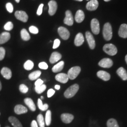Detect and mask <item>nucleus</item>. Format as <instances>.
<instances>
[{
	"label": "nucleus",
	"mask_w": 127,
	"mask_h": 127,
	"mask_svg": "<svg viewBox=\"0 0 127 127\" xmlns=\"http://www.w3.org/2000/svg\"><path fill=\"white\" fill-rule=\"evenodd\" d=\"M43 83V81L42 80H41V79H38L37 80L34 84L35 87L39 86L42 85Z\"/></svg>",
	"instance_id": "c03bdc74"
},
{
	"label": "nucleus",
	"mask_w": 127,
	"mask_h": 127,
	"mask_svg": "<svg viewBox=\"0 0 127 127\" xmlns=\"http://www.w3.org/2000/svg\"><path fill=\"white\" fill-rule=\"evenodd\" d=\"M19 91L22 93H27L28 91V88L25 84H21L19 86Z\"/></svg>",
	"instance_id": "c9c22d12"
},
{
	"label": "nucleus",
	"mask_w": 127,
	"mask_h": 127,
	"mask_svg": "<svg viewBox=\"0 0 127 127\" xmlns=\"http://www.w3.org/2000/svg\"><path fill=\"white\" fill-rule=\"evenodd\" d=\"M64 62L62 61L59 62V63L56 64L52 69V71L53 73H58L61 71L64 68Z\"/></svg>",
	"instance_id": "a878e982"
},
{
	"label": "nucleus",
	"mask_w": 127,
	"mask_h": 127,
	"mask_svg": "<svg viewBox=\"0 0 127 127\" xmlns=\"http://www.w3.org/2000/svg\"><path fill=\"white\" fill-rule=\"evenodd\" d=\"M37 123L40 127H45V122L44 120V118L43 115L41 114H40L38 115L37 118Z\"/></svg>",
	"instance_id": "473e14b6"
},
{
	"label": "nucleus",
	"mask_w": 127,
	"mask_h": 127,
	"mask_svg": "<svg viewBox=\"0 0 127 127\" xmlns=\"http://www.w3.org/2000/svg\"><path fill=\"white\" fill-rule=\"evenodd\" d=\"M56 80L62 83H66L69 80V78L67 74L64 73H60L55 76Z\"/></svg>",
	"instance_id": "ddd939ff"
},
{
	"label": "nucleus",
	"mask_w": 127,
	"mask_h": 127,
	"mask_svg": "<svg viewBox=\"0 0 127 127\" xmlns=\"http://www.w3.org/2000/svg\"><path fill=\"white\" fill-rule=\"evenodd\" d=\"M79 89L78 84H74L69 87L64 93V96L67 98H70L73 97L76 94Z\"/></svg>",
	"instance_id": "f03ea898"
},
{
	"label": "nucleus",
	"mask_w": 127,
	"mask_h": 127,
	"mask_svg": "<svg viewBox=\"0 0 127 127\" xmlns=\"http://www.w3.org/2000/svg\"><path fill=\"white\" fill-rule=\"evenodd\" d=\"M9 123L14 127H23L21 123L18 119L13 116H10L9 118Z\"/></svg>",
	"instance_id": "393cba45"
},
{
	"label": "nucleus",
	"mask_w": 127,
	"mask_h": 127,
	"mask_svg": "<svg viewBox=\"0 0 127 127\" xmlns=\"http://www.w3.org/2000/svg\"><path fill=\"white\" fill-rule=\"evenodd\" d=\"M31 127H38V123L35 120L32 121L31 123Z\"/></svg>",
	"instance_id": "a18cd8bd"
},
{
	"label": "nucleus",
	"mask_w": 127,
	"mask_h": 127,
	"mask_svg": "<svg viewBox=\"0 0 127 127\" xmlns=\"http://www.w3.org/2000/svg\"><path fill=\"white\" fill-rule=\"evenodd\" d=\"M125 61H126V63L127 64V55L126 56V57H125Z\"/></svg>",
	"instance_id": "09e8293b"
},
{
	"label": "nucleus",
	"mask_w": 127,
	"mask_h": 127,
	"mask_svg": "<svg viewBox=\"0 0 127 127\" xmlns=\"http://www.w3.org/2000/svg\"><path fill=\"white\" fill-rule=\"evenodd\" d=\"M98 7V2L97 0H91L87 3V9L90 11L95 10Z\"/></svg>",
	"instance_id": "f8f14e48"
},
{
	"label": "nucleus",
	"mask_w": 127,
	"mask_h": 127,
	"mask_svg": "<svg viewBox=\"0 0 127 127\" xmlns=\"http://www.w3.org/2000/svg\"><path fill=\"white\" fill-rule=\"evenodd\" d=\"M119 35L123 38H127V25L125 24H122L120 27L119 30Z\"/></svg>",
	"instance_id": "4468645a"
},
{
	"label": "nucleus",
	"mask_w": 127,
	"mask_h": 127,
	"mask_svg": "<svg viewBox=\"0 0 127 127\" xmlns=\"http://www.w3.org/2000/svg\"><path fill=\"white\" fill-rule=\"evenodd\" d=\"M55 93V91L54 90H53L52 89L49 90L48 91V92H47L48 97H49V98L51 97L52 96H53V95Z\"/></svg>",
	"instance_id": "37998d69"
},
{
	"label": "nucleus",
	"mask_w": 127,
	"mask_h": 127,
	"mask_svg": "<svg viewBox=\"0 0 127 127\" xmlns=\"http://www.w3.org/2000/svg\"></svg>",
	"instance_id": "6e6d98bb"
},
{
	"label": "nucleus",
	"mask_w": 127,
	"mask_h": 127,
	"mask_svg": "<svg viewBox=\"0 0 127 127\" xmlns=\"http://www.w3.org/2000/svg\"><path fill=\"white\" fill-rule=\"evenodd\" d=\"M107 127H119L117 122L114 119H110L107 122Z\"/></svg>",
	"instance_id": "7c9ffc66"
},
{
	"label": "nucleus",
	"mask_w": 127,
	"mask_h": 127,
	"mask_svg": "<svg viewBox=\"0 0 127 127\" xmlns=\"http://www.w3.org/2000/svg\"><path fill=\"white\" fill-rule=\"evenodd\" d=\"M81 68L79 66H74L69 69L67 73L69 79L74 80L78 76L81 72Z\"/></svg>",
	"instance_id": "20e7f679"
},
{
	"label": "nucleus",
	"mask_w": 127,
	"mask_h": 127,
	"mask_svg": "<svg viewBox=\"0 0 127 127\" xmlns=\"http://www.w3.org/2000/svg\"><path fill=\"white\" fill-rule=\"evenodd\" d=\"M27 108L21 104L17 105L14 108V112L17 114H26L27 113Z\"/></svg>",
	"instance_id": "dca6fc26"
},
{
	"label": "nucleus",
	"mask_w": 127,
	"mask_h": 127,
	"mask_svg": "<svg viewBox=\"0 0 127 127\" xmlns=\"http://www.w3.org/2000/svg\"><path fill=\"white\" fill-rule=\"evenodd\" d=\"M55 88L56 89V90H59V89H60V86L59 85H55Z\"/></svg>",
	"instance_id": "49530a36"
},
{
	"label": "nucleus",
	"mask_w": 127,
	"mask_h": 127,
	"mask_svg": "<svg viewBox=\"0 0 127 127\" xmlns=\"http://www.w3.org/2000/svg\"><path fill=\"white\" fill-rule=\"evenodd\" d=\"M86 38L90 48L91 50L94 49L95 46V41L92 34L88 31L86 32Z\"/></svg>",
	"instance_id": "1a4fd4ad"
},
{
	"label": "nucleus",
	"mask_w": 127,
	"mask_h": 127,
	"mask_svg": "<svg viewBox=\"0 0 127 127\" xmlns=\"http://www.w3.org/2000/svg\"><path fill=\"white\" fill-rule=\"evenodd\" d=\"M41 72L40 71H36L31 73L29 76V79L31 81H34L37 79L39 77L41 76Z\"/></svg>",
	"instance_id": "bb28decb"
},
{
	"label": "nucleus",
	"mask_w": 127,
	"mask_h": 127,
	"mask_svg": "<svg viewBox=\"0 0 127 127\" xmlns=\"http://www.w3.org/2000/svg\"><path fill=\"white\" fill-rule=\"evenodd\" d=\"M103 34L104 39L106 41H110L113 37L112 28L111 24L109 23H105L104 24Z\"/></svg>",
	"instance_id": "f257e3e1"
},
{
	"label": "nucleus",
	"mask_w": 127,
	"mask_h": 127,
	"mask_svg": "<svg viewBox=\"0 0 127 127\" xmlns=\"http://www.w3.org/2000/svg\"><path fill=\"white\" fill-rule=\"evenodd\" d=\"M6 8L8 11L9 12V13H12L13 12L14 9L13 6L11 3H7L6 5Z\"/></svg>",
	"instance_id": "4c0bfd02"
},
{
	"label": "nucleus",
	"mask_w": 127,
	"mask_h": 127,
	"mask_svg": "<svg viewBox=\"0 0 127 127\" xmlns=\"http://www.w3.org/2000/svg\"><path fill=\"white\" fill-rule=\"evenodd\" d=\"M37 104H38V106L39 108L41 111H45L48 109V107H49L48 104H42L41 100L40 98H39L38 99Z\"/></svg>",
	"instance_id": "c756f323"
},
{
	"label": "nucleus",
	"mask_w": 127,
	"mask_h": 127,
	"mask_svg": "<svg viewBox=\"0 0 127 127\" xmlns=\"http://www.w3.org/2000/svg\"><path fill=\"white\" fill-rule=\"evenodd\" d=\"M58 32L61 38L64 40L68 39L70 35V32L68 30L63 27H60L58 28Z\"/></svg>",
	"instance_id": "6e6552de"
},
{
	"label": "nucleus",
	"mask_w": 127,
	"mask_h": 127,
	"mask_svg": "<svg viewBox=\"0 0 127 127\" xmlns=\"http://www.w3.org/2000/svg\"><path fill=\"white\" fill-rule=\"evenodd\" d=\"M21 37L24 41H27L30 39V36L26 29H23L21 31Z\"/></svg>",
	"instance_id": "cd10ccee"
},
{
	"label": "nucleus",
	"mask_w": 127,
	"mask_h": 127,
	"mask_svg": "<svg viewBox=\"0 0 127 127\" xmlns=\"http://www.w3.org/2000/svg\"><path fill=\"white\" fill-rule=\"evenodd\" d=\"M60 41L59 39H56V40H55L54 41V44L53 46V49H55L58 48L60 45Z\"/></svg>",
	"instance_id": "a19ab883"
},
{
	"label": "nucleus",
	"mask_w": 127,
	"mask_h": 127,
	"mask_svg": "<svg viewBox=\"0 0 127 127\" xmlns=\"http://www.w3.org/2000/svg\"><path fill=\"white\" fill-rule=\"evenodd\" d=\"M117 73L123 81L127 80V72L124 68L123 67L118 68L117 70Z\"/></svg>",
	"instance_id": "b1692460"
},
{
	"label": "nucleus",
	"mask_w": 127,
	"mask_h": 127,
	"mask_svg": "<svg viewBox=\"0 0 127 127\" xmlns=\"http://www.w3.org/2000/svg\"><path fill=\"white\" fill-rule=\"evenodd\" d=\"M84 38L82 33H78L74 39V44L76 46H80L83 43Z\"/></svg>",
	"instance_id": "aec40b11"
},
{
	"label": "nucleus",
	"mask_w": 127,
	"mask_h": 127,
	"mask_svg": "<svg viewBox=\"0 0 127 127\" xmlns=\"http://www.w3.org/2000/svg\"><path fill=\"white\" fill-rule=\"evenodd\" d=\"M43 6H44L43 4H41L39 6V8H38V9H37V14L38 16H40L42 13V9H43Z\"/></svg>",
	"instance_id": "79ce46f5"
},
{
	"label": "nucleus",
	"mask_w": 127,
	"mask_h": 127,
	"mask_svg": "<svg viewBox=\"0 0 127 127\" xmlns=\"http://www.w3.org/2000/svg\"><path fill=\"white\" fill-rule=\"evenodd\" d=\"M4 28L7 31H11L13 28V24L11 22H8L5 25Z\"/></svg>",
	"instance_id": "f704fd0d"
},
{
	"label": "nucleus",
	"mask_w": 127,
	"mask_h": 127,
	"mask_svg": "<svg viewBox=\"0 0 127 127\" xmlns=\"http://www.w3.org/2000/svg\"><path fill=\"white\" fill-rule=\"evenodd\" d=\"M49 7V13L50 16H53L56 13L58 9V5L56 1L54 0H51L48 3Z\"/></svg>",
	"instance_id": "9b49d317"
},
{
	"label": "nucleus",
	"mask_w": 127,
	"mask_h": 127,
	"mask_svg": "<svg viewBox=\"0 0 127 127\" xmlns=\"http://www.w3.org/2000/svg\"><path fill=\"white\" fill-rule=\"evenodd\" d=\"M41 99H43V96H41Z\"/></svg>",
	"instance_id": "3c124183"
},
{
	"label": "nucleus",
	"mask_w": 127,
	"mask_h": 127,
	"mask_svg": "<svg viewBox=\"0 0 127 127\" xmlns=\"http://www.w3.org/2000/svg\"><path fill=\"white\" fill-rule=\"evenodd\" d=\"M33 66H34L33 63L31 60H27L24 64V68L28 71L32 70L33 67Z\"/></svg>",
	"instance_id": "c85d7f7f"
},
{
	"label": "nucleus",
	"mask_w": 127,
	"mask_h": 127,
	"mask_svg": "<svg viewBox=\"0 0 127 127\" xmlns=\"http://www.w3.org/2000/svg\"><path fill=\"white\" fill-rule=\"evenodd\" d=\"M24 102L26 104L32 111L34 112L36 110V106L31 98H26L24 99Z\"/></svg>",
	"instance_id": "5701e85b"
},
{
	"label": "nucleus",
	"mask_w": 127,
	"mask_h": 127,
	"mask_svg": "<svg viewBox=\"0 0 127 127\" xmlns=\"http://www.w3.org/2000/svg\"><path fill=\"white\" fill-rule=\"evenodd\" d=\"M46 89V86L45 84H43L41 86H37L35 87V91L38 94H41L45 91Z\"/></svg>",
	"instance_id": "72a5a7b5"
},
{
	"label": "nucleus",
	"mask_w": 127,
	"mask_h": 127,
	"mask_svg": "<svg viewBox=\"0 0 127 127\" xmlns=\"http://www.w3.org/2000/svg\"><path fill=\"white\" fill-rule=\"evenodd\" d=\"M61 118L63 123H70L73 120L74 116L71 114H63L61 115Z\"/></svg>",
	"instance_id": "a211bd4d"
},
{
	"label": "nucleus",
	"mask_w": 127,
	"mask_h": 127,
	"mask_svg": "<svg viewBox=\"0 0 127 127\" xmlns=\"http://www.w3.org/2000/svg\"><path fill=\"white\" fill-rule=\"evenodd\" d=\"M29 31L33 34H37L39 32V30L36 27L34 26H31L29 28Z\"/></svg>",
	"instance_id": "e433bc0d"
},
{
	"label": "nucleus",
	"mask_w": 127,
	"mask_h": 127,
	"mask_svg": "<svg viewBox=\"0 0 127 127\" xmlns=\"http://www.w3.org/2000/svg\"><path fill=\"white\" fill-rule=\"evenodd\" d=\"M16 18L23 22H27L28 19V16L26 12L24 11L18 10L15 13Z\"/></svg>",
	"instance_id": "423d86ee"
},
{
	"label": "nucleus",
	"mask_w": 127,
	"mask_h": 127,
	"mask_svg": "<svg viewBox=\"0 0 127 127\" xmlns=\"http://www.w3.org/2000/svg\"><path fill=\"white\" fill-rule=\"evenodd\" d=\"M9 127V126H7V127Z\"/></svg>",
	"instance_id": "5fc2aeb1"
},
{
	"label": "nucleus",
	"mask_w": 127,
	"mask_h": 127,
	"mask_svg": "<svg viewBox=\"0 0 127 127\" xmlns=\"http://www.w3.org/2000/svg\"><path fill=\"white\" fill-rule=\"evenodd\" d=\"M77 0V1H82L83 0Z\"/></svg>",
	"instance_id": "864d4df0"
},
{
	"label": "nucleus",
	"mask_w": 127,
	"mask_h": 127,
	"mask_svg": "<svg viewBox=\"0 0 127 127\" xmlns=\"http://www.w3.org/2000/svg\"><path fill=\"white\" fill-rule=\"evenodd\" d=\"M1 89H2V85H1V83L0 81V91H1Z\"/></svg>",
	"instance_id": "de8ad7c7"
},
{
	"label": "nucleus",
	"mask_w": 127,
	"mask_h": 127,
	"mask_svg": "<svg viewBox=\"0 0 127 127\" xmlns=\"http://www.w3.org/2000/svg\"><path fill=\"white\" fill-rule=\"evenodd\" d=\"M5 55V50L3 47H0V61L3 60Z\"/></svg>",
	"instance_id": "58836bf2"
},
{
	"label": "nucleus",
	"mask_w": 127,
	"mask_h": 127,
	"mask_svg": "<svg viewBox=\"0 0 127 127\" xmlns=\"http://www.w3.org/2000/svg\"><path fill=\"white\" fill-rule=\"evenodd\" d=\"M10 38V34L8 32H3L0 34V44L7 42Z\"/></svg>",
	"instance_id": "412c9836"
},
{
	"label": "nucleus",
	"mask_w": 127,
	"mask_h": 127,
	"mask_svg": "<svg viewBox=\"0 0 127 127\" xmlns=\"http://www.w3.org/2000/svg\"><path fill=\"white\" fill-rule=\"evenodd\" d=\"M64 22L69 26H72L73 24V15L70 10H67L65 12V17L64 19Z\"/></svg>",
	"instance_id": "9d476101"
},
{
	"label": "nucleus",
	"mask_w": 127,
	"mask_h": 127,
	"mask_svg": "<svg viewBox=\"0 0 127 127\" xmlns=\"http://www.w3.org/2000/svg\"><path fill=\"white\" fill-rule=\"evenodd\" d=\"M51 122V112L50 110H48L45 116V123L47 126H49Z\"/></svg>",
	"instance_id": "2f4dec72"
},
{
	"label": "nucleus",
	"mask_w": 127,
	"mask_h": 127,
	"mask_svg": "<svg viewBox=\"0 0 127 127\" xmlns=\"http://www.w3.org/2000/svg\"><path fill=\"white\" fill-rule=\"evenodd\" d=\"M15 1L17 2H19V1H20V0H15Z\"/></svg>",
	"instance_id": "8fccbe9b"
},
{
	"label": "nucleus",
	"mask_w": 127,
	"mask_h": 127,
	"mask_svg": "<svg viewBox=\"0 0 127 127\" xmlns=\"http://www.w3.org/2000/svg\"><path fill=\"white\" fill-rule=\"evenodd\" d=\"M105 1H109L110 0H104Z\"/></svg>",
	"instance_id": "603ef678"
},
{
	"label": "nucleus",
	"mask_w": 127,
	"mask_h": 127,
	"mask_svg": "<svg viewBox=\"0 0 127 127\" xmlns=\"http://www.w3.org/2000/svg\"><path fill=\"white\" fill-rule=\"evenodd\" d=\"M91 28L93 33L98 34L100 32L99 23L97 19L93 18L91 21Z\"/></svg>",
	"instance_id": "39448f33"
},
{
	"label": "nucleus",
	"mask_w": 127,
	"mask_h": 127,
	"mask_svg": "<svg viewBox=\"0 0 127 127\" xmlns=\"http://www.w3.org/2000/svg\"><path fill=\"white\" fill-rule=\"evenodd\" d=\"M85 18V15L83 11L82 10H78L76 12L75 16V20L77 23H81Z\"/></svg>",
	"instance_id": "4be33fe9"
},
{
	"label": "nucleus",
	"mask_w": 127,
	"mask_h": 127,
	"mask_svg": "<svg viewBox=\"0 0 127 127\" xmlns=\"http://www.w3.org/2000/svg\"><path fill=\"white\" fill-rule=\"evenodd\" d=\"M98 65L103 68H110L113 65V62L110 59L104 58L100 60L98 63Z\"/></svg>",
	"instance_id": "0eeeda50"
},
{
	"label": "nucleus",
	"mask_w": 127,
	"mask_h": 127,
	"mask_svg": "<svg viewBox=\"0 0 127 127\" xmlns=\"http://www.w3.org/2000/svg\"><path fill=\"white\" fill-rule=\"evenodd\" d=\"M96 74L98 77L104 81H109L111 78L110 74L109 73L104 71H99Z\"/></svg>",
	"instance_id": "f3484780"
},
{
	"label": "nucleus",
	"mask_w": 127,
	"mask_h": 127,
	"mask_svg": "<svg viewBox=\"0 0 127 127\" xmlns=\"http://www.w3.org/2000/svg\"><path fill=\"white\" fill-rule=\"evenodd\" d=\"M103 50L106 54L110 56H114L117 54V49L115 46L113 44H106L103 47Z\"/></svg>",
	"instance_id": "7ed1b4c3"
},
{
	"label": "nucleus",
	"mask_w": 127,
	"mask_h": 127,
	"mask_svg": "<svg viewBox=\"0 0 127 127\" xmlns=\"http://www.w3.org/2000/svg\"><path fill=\"white\" fill-rule=\"evenodd\" d=\"M39 68H41V69H44V70H46L48 68V65L47 64L44 62H42L40 63L39 64Z\"/></svg>",
	"instance_id": "ea45409f"
},
{
	"label": "nucleus",
	"mask_w": 127,
	"mask_h": 127,
	"mask_svg": "<svg viewBox=\"0 0 127 127\" xmlns=\"http://www.w3.org/2000/svg\"><path fill=\"white\" fill-rule=\"evenodd\" d=\"M1 74L7 80H9L12 77V72L9 68L3 67L1 70Z\"/></svg>",
	"instance_id": "2eb2a0df"
},
{
	"label": "nucleus",
	"mask_w": 127,
	"mask_h": 127,
	"mask_svg": "<svg viewBox=\"0 0 127 127\" xmlns=\"http://www.w3.org/2000/svg\"><path fill=\"white\" fill-rule=\"evenodd\" d=\"M62 58V55L58 52H54L52 53L50 59V63L54 64L59 61Z\"/></svg>",
	"instance_id": "6ab92c4d"
}]
</instances>
